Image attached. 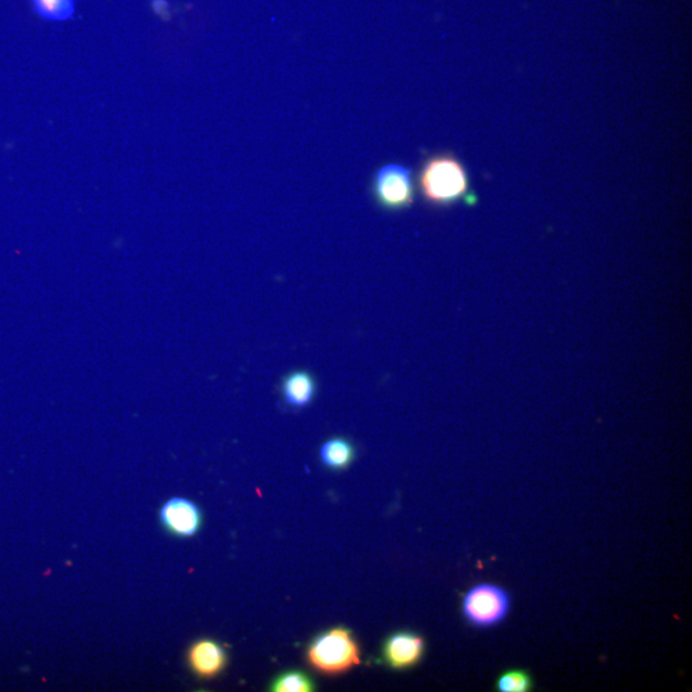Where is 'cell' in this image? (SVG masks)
Returning a JSON list of instances; mask_svg holds the SVG:
<instances>
[{
    "mask_svg": "<svg viewBox=\"0 0 692 692\" xmlns=\"http://www.w3.org/2000/svg\"><path fill=\"white\" fill-rule=\"evenodd\" d=\"M314 689L312 678L300 671L282 673L271 686L273 692H311Z\"/></svg>",
    "mask_w": 692,
    "mask_h": 692,
    "instance_id": "12",
    "label": "cell"
},
{
    "mask_svg": "<svg viewBox=\"0 0 692 692\" xmlns=\"http://www.w3.org/2000/svg\"><path fill=\"white\" fill-rule=\"evenodd\" d=\"M512 599L504 587L478 584L463 596L462 612L466 621L476 628H491L500 625L511 612Z\"/></svg>",
    "mask_w": 692,
    "mask_h": 692,
    "instance_id": "3",
    "label": "cell"
},
{
    "mask_svg": "<svg viewBox=\"0 0 692 692\" xmlns=\"http://www.w3.org/2000/svg\"><path fill=\"white\" fill-rule=\"evenodd\" d=\"M320 458L323 466L330 470H345L354 461L355 449L349 440L335 437L321 446Z\"/></svg>",
    "mask_w": 692,
    "mask_h": 692,
    "instance_id": "9",
    "label": "cell"
},
{
    "mask_svg": "<svg viewBox=\"0 0 692 692\" xmlns=\"http://www.w3.org/2000/svg\"><path fill=\"white\" fill-rule=\"evenodd\" d=\"M188 664L195 676L216 677L226 667V650L215 640L200 639L195 641L188 650Z\"/></svg>",
    "mask_w": 692,
    "mask_h": 692,
    "instance_id": "7",
    "label": "cell"
},
{
    "mask_svg": "<svg viewBox=\"0 0 692 692\" xmlns=\"http://www.w3.org/2000/svg\"><path fill=\"white\" fill-rule=\"evenodd\" d=\"M152 7L158 16L165 17L168 15V3L166 0H152Z\"/></svg>",
    "mask_w": 692,
    "mask_h": 692,
    "instance_id": "13",
    "label": "cell"
},
{
    "mask_svg": "<svg viewBox=\"0 0 692 692\" xmlns=\"http://www.w3.org/2000/svg\"><path fill=\"white\" fill-rule=\"evenodd\" d=\"M75 0H33L36 15L47 21H67L75 15Z\"/></svg>",
    "mask_w": 692,
    "mask_h": 692,
    "instance_id": "10",
    "label": "cell"
},
{
    "mask_svg": "<svg viewBox=\"0 0 692 692\" xmlns=\"http://www.w3.org/2000/svg\"><path fill=\"white\" fill-rule=\"evenodd\" d=\"M495 690L499 692H530L534 690V680L526 669H509L496 678Z\"/></svg>",
    "mask_w": 692,
    "mask_h": 692,
    "instance_id": "11",
    "label": "cell"
},
{
    "mask_svg": "<svg viewBox=\"0 0 692 692\" xmlns=\"http://www.w3.org/2000/svg\"><path fill=\"white\" fill-rule=\"evenodd\" d=\"M307 660L322 675H343L361 664V648L348 628L335 627L312 641Z\"/></svg>",
    "mask_w": 692,
    "mask_h": 692,
    "instance_id": "2",
    "label": "cell"
},
{
    "mask_svg": "<svg viewBox=\"0 0 692 692\" xmlns=\"http://www.w3.org/2000/svg\"><path fill=\"white\" fill-rule=\"evenodd\" d=\"M159 523L167 534L189 539L198 534L203 516L197 504L185 498L168 499L159 509Z\"/></svg>",
    "mask_w": 692,
    "mask_h": 692,
    "instance_id": "5",
    "label": "cell"
},
{
    "mask_svg": "<svg viewBox=\"0 0 692 692\" xmlns=\"http://www.w3.org/2000/svg\"><path fill=\"white\" fill-rule=\"evenodd\" d=\"M420 189L423 197L436 206H450L466 199L475 203L470 190L466 168L452 156L430 158L420 173Z\"/></svg>",
    "mask_w": 692,
    "mask_h": 692,
    "instance_id": "1",
    "label": "cell"
},
{
    "mask_svg": "<svg viewBox=\"0 0 692 692\" xmlns=\"http://www.w3.org/2000/svg\"><path fill=\"white\" fill-rule=\"evenodd\" d=\"M426 643L421 635L400 631L391 635L382 648V657L394 669L416 667L425 655Z\"/></svg>",
    "mask_w": 692,
    "mask_h": 692,
    "instance_id": "6",
    "label": "cell"
},
{
    "mask_svg": "<svg viewBox=\"0 0 692 692\" xmlns=\"http://www.w3.org/2000/svg\"><path fill=\"white\" fill-rule=\"evenodd\" d=\"M281 393L288 407H307L317 393L316 379L308 371H293L282 380Z\"/></svg>",
    "mask_w": 692,
    "mask_h": 692,
    "instance_id": "8",
    "label": "cell"
},
{
    "mask_svg": "<svg viewBox=\"0 0 692 692\" xmlns=\"http://www.w3.org/2000/svg\"><path fill=\"white\" fill-rule=\"evenodd\" d=\"M373 194L377 203L388 211L411 207L414 200L411 172L399 165L382 167L373 181Z\"/></svg>",
    "mask_w": 692,
    "mask_h": 692,
    "instance_id": "4",
    "label": "cell"
}]
</instances>
